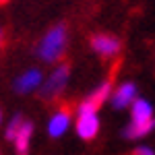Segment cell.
I'll use <instances>...</instances> for the list:
<instances>
[{
    "instance_id": "obj_1",
    "label": "cell",
    "mask_w": 155,
    "mask_h": 155,
    "mask_svg": "<svg viewBox=\"0 0 155 155\" xmlns=\"http://www.w3.org/2000/svg\"><path fill=\"white\" fill-rule=\"evenodd\" d=\"M64 48H66V27L56 25L41 39L37 52H39V58L44 62H56L64 56Z\"/></svg>"
},
{
    "instance_id": "obj_2",
    "label": "cell",
    "mask_w": 155,
    "mask_h": 155,
    "mask_svg": "<svg viewBox=\"0 0 155 155\" xmlns=\"http://www.w3.org/2000/svg\"><path fill=\"white\" fill-rule=\"evenodd\" d=\"M68 74H71V64H66V62L60 64L58 68L52 72V77L44 83V87L39 89V97L41 99H54V97H58L62 93L66 81H68Z\"/></svg>"
},
{
    "instance_id": "obj_3",
    "label": "cell",
    "mask_w": 155,
    "mask_h": 155,
    "mask_svg": "<svg viewBox=\"0 0 155 155\" xmlns=\"http://www.w3.org/2000/svg\"><path fill=\"white\" fill-rule=\"evenodd\" d=\"M91 48L95 50L97 54H101V56H106V58H112V56H116L120 52L122 44H120L118 37H114V35L97 33V35L91 37Z\"/></svg>"
},
{
    "instance_id": "obj_4",
    "label": "cell",
    "mask_w": 155,
    "mask_h": 155,
    "mask_svg": "<svg viewBox=\"0 0 155 155\" xmlns=\"http://www.w3.org/2000/svg\"><path fill=\"white\" fill-rule=\"evenodd\" d=\"M71 116H72V104H60L58 112L52 116V120H50V134L54 137V139H58V137H62L64 132H66V128H68V122H71Z\"/></svg>"
},
{
    "instance_id": "obj_5",
    "label": "cell",
    "mask_w": 155,
    "mask_h": 155,
    "mask_svg": "<svg viewBox=\"0 0 155 155\" xmlns=\"http://www.w3.org/2000/svg\"><path fill=\"white\" fill-rule=\"evenodd\" d=\"M110 89H112V77L99 89H95V93H91V95L85 99L83 104H81V107H79V112L81 114H95L97 110L101 107V104L106 101V97L110 95Z\"/></svg>"
},
{
    "instance_id": "obj_6",
    "label": "cell",
    "mask_w": 155,
    "mask_h": 155,
    "mask_svg": "<svg viewBox=\"0 0 155 155\" xmlns=\"http://www.w3.org/2000/svg\"><path fill=\"white\" fill-rule=\"evenodd\" d=\"M77 132L85 141L95 139V134L99 132V120H97L95 114H81L77 120Z\"/></svg>"
},
{
    "instance_id": "obj_7",
    "label": "cell",
    "mask_w": 155,
    "mask_h": 155,
    "mask_svg": "<svg viewBox=\"0 0 155 155\" xmlns=\"http://www.w3.org/2000/svg\"><path fill=\"white\" fill-rule=\"evenodd\" d=\"M134 97H137V87L132 83H124L122 87H118L114 91L112 104H114V107H126L134 101Z\"/></svg>"
},
{
    "instance_id": "obj_8",
    "label": "cell",
    "mask_w": 155,
    "mask_h": 155,
    "mask_svg": "<svg viewBox=\"0 0 155 155\" xmlns=\"http://www.w3.org/2000/svg\"><path fill=\"white\" fill-rule=\"evenodd\" d=\"M39 83H41V72H39V71H29V72H25L23 77L15 83V89H17L19 93H27V91L35 89Z\"/></svg>"
},
{
    "instance_id": "obj_9",
    "label": "cell",
    "mask_w": 155,
    "mask_h": 155,
    "mask_svg": "<svg viewBox=\"0 0 155 155\" xmlns=\"http://www.w3.org/2000/svg\"><path fill=\"white\" fill-rule=\"evenodd\" d=\"M31 130H33V126H31L29 122H25L23 126H21V130H19V134L15 137L17 155H27L29 153V137H31Z\"/></svg>"
},
{
    "instance_id": "obj_10",
    "label": "cell",
    "mask_w": 155,
    "mask_h": 155,
    "mask_svg": "<svg viewBox=\"0 0 155 155\" xmlns=\"http://www.w3.org/2000/svg\"><path fill=\"white\" fill-rule=\"evenodd\" d=\"M155 128V120H145V122H132L130 126L124 130V137L126 139H139V137H143L147 132H151Z\"/></svg>"
},
{
    "instance_id": "obj_11",
    "label": "cell",
    "mask_w": 155,
    "mask_h": 155,
    "mask_svg": "<svg viewBox=\"0 0 155 155\" xmlns=\"http://www.w3.org/2000/svg\"><path fill=\"white\" fill-rule=\"evenodd\" d=\"M153 118V110L145 99H134L132 106V122H145V120Z\"/></svg>"
},
{
    "instance_id": "obj_12",
    "label": "cell",
    "mask_w": 155,
    "mask_h": 155,
    "mask_svg": "<svg viewBox=\"0 0 155 155\" xmlns=\"http://www.w3.org/2000/svg\"><path fill=\"white\" fill-rule=\"evenodd\" d=\"M23 116H15V118L11 120V124H8V128H6V139L8 141H15V137L19 134V130H21V126H23Z\"/></svg>"
},
{
    "instance_id": "obj_13",
    "label": "cell",
    "mask_w": 155,
    "mask_h": 155,
    "mask_svg": "<svg viewBox=\"0 0 155 155\" xmlns=\"http://www.w3.org/2000/svg\"><path fill=\"white\" fill-rule=\"evenodd\" d=\"M134 155H155L151 149H147V147H139L137 151H134Z\"/></svg>"
},
{
    "instance_id": "obj_14",
    "label": "cell",
    "mask_w": 155,
    "mask_h": 155,
    "mask_svg": "<svg viewBox=\"0 0 155 155\" xmlns=\"http://www.w3.org/2000/svg\"><path fill=\"white\" fill-rule=\"evenodd\" d=\"M2 44H4V33H2V29H0V48H2Z\"/></svg>"
},
{
    "instance_id": "obj_15",
    "label": "cell",
    "mask_w": 155,
    "mask_h": 155,
    "mask_svg": "<svg viewBox=\"0 0 155 155\" xmlns=\"http://www.w3.org/2000/svg\"><path fill=\"white\" fill-rule=\"evenodd\" d=\"M4 2H8V0H0V4H4Z\"/></svg>"
},
{
    "instance_id": "obj_16",
    "label": "cell",
    "mask_w": 155,
    "mask_h": 155,
    "mask_svg": "<svg viewBox=\"0 0 155 155\" xmlns=\"http://www.w3.org/2000/svg\"><path fill=\"white\" fill-rule=\"evenodd\" d=\"M0 120H2V114H0Z\"/></svg>"
}]
</instances>
